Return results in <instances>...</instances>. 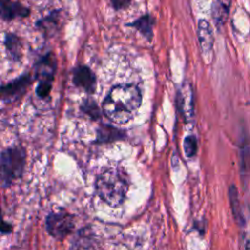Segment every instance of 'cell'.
I'll return each mask as SVG.
<instances>
[{
	"mask_svg": "<svg viewBox=\"0 0 250 250\" xmlns=\"http://www.w3.org/2000/svg\"><path fill=\"white\" fill-rule=\"evenodd\" d=\"M29 14L30 10L17 0H0V19L3 21L26 18Z\"/></svg>",
	"mask_w": 250,
	"mask_h": 250,
	"instance_id": "obj_7",
	"label": "cell"
},
{
	"mask_svg": "<svg viewBox=\"0 0 250 250\" xmlns=\"http://www.w3.org/2000/svg\"><path fill=\"white\" fill-rule=\"evenodd\" d=\"M26 152L21 146H13L0 153V183L3 188L10 187L22 176Z\"/></svg>",
	"mask_w": 250,
	"mask_h": 250,
	"instance_id": "obj_3",
	"label": "cell"
},
{
	"mask_svg": "<svg viewBox=\"0 0 250 250\" xmlns=\"http://www.w3.org/2000/svg\"><path fill=\"white\" fill-rule=\"evenodd\" d=\"M198 41L203 56H210L213 49L214 36L210 23L205 20L198 21Z\"/></svg>",
	"mask_w": 250,
	"mask_h": 250,
	"instance_id": "obj_9",
	"label": "cell"
},
{
	"mask_svg": "<svg viewBox=\"0 0 250 250\" xmlns=\"http://www.w3.org/2000/svg\"><path fill=\"white\" fill-rule=\"evenodd\" d=\"M132 0H111V4L115 10H122L129 7Z\"/></svg>",
	"mask_w": 250,
	"mask_h": 250,
	"instance_id": "obj_18",
	"label": "cell"
},
{
	"mask_svg": "<svg viewBox=\"0 0 250 250\" xmlns=\"http://www.w3.org/2000/svg\"><path fill=\"white\" fill-rule=\"evenodd\" d=\"M46 230L56 239L65 238L74 229V217L64 210L51 212L46 217Z\"/></svg>",
	"mask_w": 250,
	"mask_h": 250,
	"instance_id": "obj_5",
	"label": "cell"
},
{
	"mask_svg": "<svg viewBox=\"0 0 250 250\" xmlns=\"http://www.w3.org/2000/svg\"><path fill=\"white\" fill-rule=\"evenodd\" d=\"M129 188V179L124 171L110 168L99 175L96 191L99 197L111 207H117L125 199Z\"/></svg>",
	"mask_w": 250,
	"mask_h": 250,
	"instance_id": "obj_2",
	"label": "cell"
},
{
	"mask_svg": "<svg viewBox=\"0 0 250 250\" xmlns=\"http://www.w3.org/2000/svg\"><path fill=\"white\" fill-rule=\"evenodd\" d=\"M82 110L84 112H86L87 114H89L92 118H97L99 117L100 115V111H99V108L97 107L96 104L92 101H86L83 105L81 106Z\"/></svg>",
	"mask_w": 250,
	"mask_h": 250,
	"instance_id": "obj_16",
	"label": "cell"
},
{
	"mask_svg": "<svg viewBox=\"0 0 250 250\" xmlns=\"http://www.w3.org/2000/svg\"><path fill=\"white\" fill-rule=\"evenodd\" d=\"M72 81L75 86L81 88L89 94L94 93L96 90V76L94 72L86 65H79L74 68Z\"/></svg>",
	"mask_w": 250,
	"mask_h": 250,
	"instance_id": "obj_8",
	"label": "cell"
},
{
	"mask_svg": "<svg viewBox=\"0 0 250 250\" xmlns=\"http://www.w3.org/2000/svg\"><path fill=\"white\" fill-rule=\"evenodd\" d=\"M32 83L29 73L21 75L11 82L0 86V101L4 103H14L21 99Z\"/></svg>",
	"mask_w": 250,
	"mask_h": 250,
	"instance_id": "obj_6",
	"label": "cell"
},
{
	"mask_svg": "<svg viewBox=\"0 0 250 250\" xmlns=\"http://www.w3.org/2000/svg\"><path fill=\"white\" fill-rule=\"evenodd\" d=\"M57 69V61L53 53H48L41 57L34 67L35 78L38 79L36 95L41 98H47L51 92Z\"/></svg>",
	"mask_w": 250,
	"mask_h": 250,
	"instance_id": "obj_4",
	"label": "cell"
},
{
	"mask_svg": "<svg viewBox=\"0 0 250 250\" xmlns=\"http://www.w3.org/2000/svg\"><path fill=\"white\" fill-rule=\"evenodd\" d=\"M58 19L59 16L57 14V11H54L52 14H50L49 16L45 17L44 19L40 20L37 21V26L41 29L47 32V30H50L51 28H53L54 26L57 25L58 23Z\"/></svg>",
	"mask_w": 250,
	"mask_h": 250,
	"instance_id": "obj_14",
	"label": "cell"
},
{
	"mask_svg": "<svg viewBox=\"0 0 250 250\" xmlns=\"http://www.w3.org/2000/svg\"><path fill=\"white\" fill-rule=\"evenodd\" d=\"M231 0H213L212 3V18L218 26L224 25L230 8Z\"/></svg>",
	"mask_w": 250,
	"mask_h": 250,
	"instance_id": "obj_10",
	"label": "cell"
},
{
	"mask_svg": "<svg viewBox=\"0 0 250 250\" xmlns=\"http://www.w3.org/2000/svg\"><path fill=\"white\" fill-rule=\"evenodd\" d=\"M5 46L14 61H20L22 56V43L21 39L13 34L8 33L5 37Z\"/></svg>",
	"mask_w": 250,
	"mask_h": 250,
	"instance_id": "obj_12",
	"label": "cell"
},
{
	"mask_svg": "<svg viewBox=\"0 0 250 250\" xmlns=\"http://www.w3.org/2000/svg\"><path fill=\"white\" fill-rule=\"evenodd\" d=\"M184 149L188 156H192L197 150V143L193 136H188L184 141Z\"/></svg>",
	"mask_w": 250,
	"mask_h": 250,
	"instance_id": "obj_15",
	"label": "cell"
},
{
	"mask_svg": "<svg viewBox=\"0 0 250 250\" xmlns=\"http://www.w3.org/2000/svg\"><path fill=\"white\" fill-rule=\"evenodd\" d=\"M245 250H250V234L245 236Z\"/></svg>",
	"mask_w": 250,
	"mask_h": 250,
	"instance_id": "obj_19",
	"label": "cell"
},
{
	"mask_svg": "<svg viewBox=\"0 0 250 250\" xmlns=\"http://www.w3.org/2000/svg\"><path fill=\"white\" fill-rule=\"evenodd\" d=\"M153 22L154 20L150 15H144L132 23H130V26L138 29L147 40H151L153 36Z\"/></svg>",
	"mask_w": 250,
	"mask_h": 250,
	"instance_id": "obj_11",
	"label": "cell"
},
{
	"mask_svg": "<svg viewBox=\"0 0 250 250\" xmlns=\"http://www.w3.org/2000/svg\"><path fill=\"white\" fill-rule=\"evenodd\" d=\"M142 104V94L134 84L112 87L103 102V112L112 122L125 124L136 115Z\"/></svg>",
	"mask_w": 250,
	"mask_h": 250,
	"instance_id": "obj_1",
	"label": "cell"
},
{
	"mask_svg": "<svg viewBox=\"0 0 250 250\" xmlns=\"http://www.w3.org/2000/svg\"><path fill=\"white\" fill-rule=\"evenodd\" d=\"M178 102L183 112H192V92L188 85H183L178 94Z\"/></svg>",
	"mask_w": 250,
	"mask_h": 250,
	"instance_id": "obj_13",
	"label": "cell"
},
{
	"mask_svg": "<svg viewBox=\"0 0 250 250\" xmlns=\"http://www.w3.org/2000/svg\"><path fill=\"white\" fill-rule=\"evenodd\" d=\"M12 226L8 224L4 219L2 215V209H1V201H0V232L1 233H11L12 232Z\"/></svg>",
	"mask_w": 250,
	"mask_h": 250,
	"instance_id": "obj_17",
	"label": "cell"
}]
</instances>
